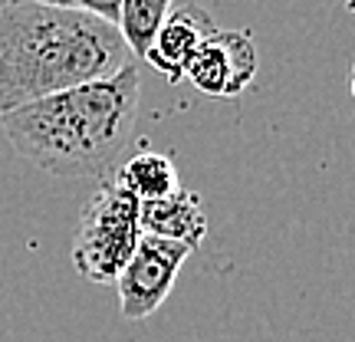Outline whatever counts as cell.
<instances>
[{
	"mask_svg": "<svg viewBox=\"0 0 355 342\" xmlns=\"http://www.w3.org/2000/svg\"><path fill=\"white\" fill-rule=\"evenodd\" d=\"M115 181H119L128 194H135L139 204L162 201L171 191H178L175 165H171L168 155H158V152H141V155H135V158H128L125 165L115 171Z\"/></svg>",
	"mask_w": 355,
	"mask_h": 342,
	"instance_id": "cell-8",
	"label": "cell"
},
{
	"mask_svg": "<svg viewBox=\"0 0 355 342\" xmlns=\"http://www.w3.org/2000/svg\"><path fill=\"white\" fill-rule=\"evenodd\" d=\"M171 7H175V0H122L119 33L125 37L132 56H145L158 26L165 24V17L171 13Z\"/></svg>",
	"mask_w": 355,
	"mask_h": 342,
	"instance_id": "cell-9",
	"label": "cell"
},
{
	"mask_svg": "<svg viewBox=\"0 0 355 342\" xmlns=\"http://www.w3.org/2000/svg\"><path fill=\"white\" fill-rule=\"evenodd\" d=\"M139 198L128 194L115 178H105L83 204L73 241V266L89 283L112 287L141 241Z\"/></svg>",
	"mask_w": 355,
	"mask_h": 342,
	"instance_id": "cell-3",
	"label": "cell"
},
{
	"mask_svg": "<svg viewBox=\"0 0 355 342\" xmlns=\"http://www.w3.org/2000/svg\"><path fill=\"white\" fill-rule=\"evenodd\" d=\"M40 3H53V7H66V10H83L92 13L99 20L119 26V13H122V0H40Z\"/></svg>",
	"mask_w": 355,
	"mask_h": 342,
	"instance_id": "cell-10",
	"label": "cell"
},
{
	"mask_svg": "<svg viewBox=\"0 0 355 342\" xmlns=\"http://www.w3.org/2000/svg\"><path fill=\"white\" fill-rule=\"evenodd\" d=\"M260 56L257 43L247 30H214L194 53V60L184 69L191 86L214 96V99H234L257 79Z\"/></svg>",
	"mask_w": 355,
	"mask_h": 342,
	"instance_id": "cell-5",
	"label": "cell"
},
{
	"mask_svg": "<svg viewBox=\"0 0 355 342\" xmlns=\"http://www.w3.org/2000/svg\"><path fill=\"white\" fill-rule=\"evenodd\" d=\"M10 3H20V0H0V7H10Z\"/></svg>",
	"mask_w": 355,
	"mask_h": 342,
	"instance_id": "cell-12",
	"label": "cell"
},
{
	"mask_svg": "<svg viewBox=\"0 0 355 342\" xmlns=\"http://www.w3.org/2000/svg\"><path fill=\"white\" fill-rule=\"evenodd\" d=\"M352 96H355V66H352Z\"/></svg>",
	"mask_w": 355,
	"mask_h": 342,
	"instance_id": "cell-13",
	"label": "cell"
},
{
	"mask_svg": "<svg viewBox=\"0 0 355 342\" xmlns=\"http://www.w3.org/2000/svg\"><path fill=\"white\" fill-rule=\"evenodd\" d=\"M345 10H349V13H355V0H345Z\"/></svg>",
	"mask_w": 355,
	"mask_h": 342,
	"instance_id": "cell-11",
	"label": "cell"
},
{
	"mask_svg": "<svg viewBox=\"0 0 355 342\" xmlns=\"http://www.w3.org/2000/svg\"><path fill=\"white\" fill-rule=\"evenodd\" d=\"M217 26L211 20V13L198 7V3H178L171 7V13L165 17V24L158 26L152 46L145 50V63H152V69H158L168 83H181L184 69L194 60V53L201 50V43Z\"/></svg>",
	"mask_w": 355,
	"mask_h": 342,
	"instance_id": "cell-6",
	"label": "cell"
},
{
	"mask_svg": "<svg viewBox=\"0 0 355 342\" xmlns=\"http://www.w3.org/2000/svg\"><path fill=\"white\" fill-rule=\"evenodd\" d=\"M139 224H141V234L184 243L191 250H194V247L204 241V234H207L204 204H201V198L188 188L171 191L162 201H145L139 207Z\"/></svg>",
	"mask_w": 355,
	"mask_h": 342,
	"instance_id": "cell-7",
	"label": "cell"
},
{
	"mask_svg": "<svg viewBox=\"0 0 355 342\" xmlns=\"http://www.w3.org/2000/svg\"><path fill=\"white\" fill-rule=\"evenodd\" d=\"M135 63L109 20L40 0L0 7V115Z\"/></svg>",
	"mask_w": 355,
	"mask_h": 342,
	"instance_id": "cell-1",
	"label": "cell"
},
{
	"mask_svg": "<svg viewBox=\"0 0 355 342\" xmlns=\"http://www.w3.org/2000/svg\"><path fill=\"white\" fill-rule=\"evenodd\" d=\"M139 92V63H128L115 76L63 89L0 115V126L13 148L40 171L56 178H105L132 142Z\"/></svg>",
	"mask_w": 355,
	"mask_h": 342,
	"instance_id": "cell-2",
	"label": "cell"
},
{
	"mask_svg": "<svg viewBox=\"0 0 355 342\" xmlns=\"http://www.w3.org/2000/svg\"><path fill=\"white\" fill-rule=\"evenodd\" d=\"M188 257H191V247H184V243L141 234L132 260H128L125 270L115 280L119 313L125 319H145L152 313H158V306L168 300V293H171V287H175V280Z\"/></svg>",
	"mask_w": 355,
	"mask_h": 342,
	"instance_id": "cell-4",
	"label": "cell"
}]
</instances>
